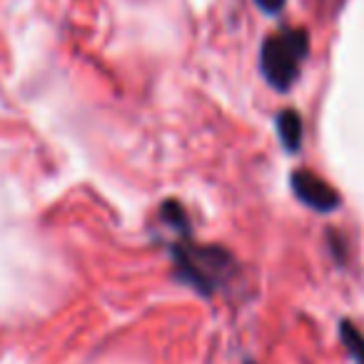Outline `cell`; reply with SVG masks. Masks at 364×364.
<instances>
[{
    "label": "cell",
    "instance_id": "cell-2",
    "mask_svg": "<svg viewBox=\"0 0 364 364\" xmlns=\"http://www.w3.org/2000/svg\"><path fill=\"white\" fill-rule=\"evenodd\" d=\"M175 267L180 277L203 294L215 289L220 277L228 274L230 255L220 247H193V245H180L175 247Z\"/></svg>",
    "mask_w": 364,
    "mask_h": 364
},
{
    "label": "cell",
    "instance_id": "cell-7",
    "mask_svg": "<svg viewBox=\"0 0 364 364\" xmlns=\"http://www.w3.org/2000/svg\"><path fill=\"white\" fill-rule=\"evenodd\" d=\"M255 3H257L259 11L272 13V16H277V13L284 8V3H287V0H255Z\"/></svg>",
    "mask_w": 364,
    "mask_h": 364
},
{
    "label": "cell",
    "instance_id": "cell-5",
    "mask_svg": "<svg viewBox=\"0 0 364 364\" xmlns=\"http://www.w3.org/2000/svg\"><path fill=\"white\" fill-rule=\"evenodd\" d=\"M339 332H342V339H344V344H347L349 354H352L359 364H364V337H362V332H359L352 322H342V329H339Z\"/></svg>",
    "mask_w": 364,
    "mask_h": 364
},
{
    "label": "cell",
    "instance_id": "cell-4",
    "mask_svg": "<svg viewBox=\"0 0 364 364\" xmlns=\"http://www.w3.org/2000/svg\"><path fill=\"white\" fill-rule=\"evenodd\" d=\"M277 132L282 137V145L287 150H297L299 142H302V117L294 110H282L277 117Z\"/></svg>",
    "mask_w": 364,
    "mask_h": 364
},
{
    "label": "cell",
    "instance_id": "cell-1",
    "mask_svg": "<svg viewBox=\"0 0 364 364\" xmlns=\"http://www.w3.org/2000/svg\"><path fill=\"white\" fill-rule=\"evenodd\" d=\"M309 53V36L299 28H284V31L269 36L262 43V75L274 90H289L299 75V65Z\"/></svg>",
    "mask_w": 364,
    "mask_h": 364
},
{
    "label": "cell",
    "instance_id": "cell-3",
    "mask_svg": "<svg viewBox=\"0 0 364 364\" xmlns=\"http://www.w3.org/2000/svg\"><path fill=\"white\" fill-rule=\"evenodd\" d=\"M292 190L304 205L319 210V213H332L339 205V195L334 193L332 185H327L322 177H317L309 170L292 172Z\"/></svg>",
    "mask_w": 364,
    "mask_h": 364
},
{
    "label": "cell",
    "instance_id": "cell-6",
    "mask_svg": "<svg viewBox=\"0 0 364 364\" xmlns=\"http://www.w3.org/2000/svg\"><path fill=\"white\" fill-rule=\"evenodd\" d=\"M162 218L177 230H188V215L177 203H165L162 205Z\"/></svg>",
    "mask_w": 364,
    "mask_h": 364
}]
</instances>
